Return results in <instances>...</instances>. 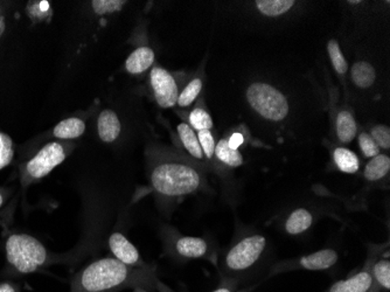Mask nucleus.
<instances>
[{
  "label": "nucleus",
  "mask_w": 390,
  "mask_h": 292,
  "mask_svg": "<svg viewBox=\"0 0 390 292\" xmlns=\"http://www.w3.org/2000/svg\"><path fill=\"white\" fill-rule=\"evenodd\" d=\"M5 251L7 263L20 275L36 273L48 264V251L45 246L29 234L10 235Z\"/></svg>",
  "instance_id": "obj_3"
},
{
  "label": "nucleus",
  "mask_w": 390,
  "mask_h": 292,
  "mask_svg": "<svg viewBox=\"0 0 390 292\" xmlns=\"http://www.w3.org/2000/svg\"><path fill=\"white\" fill-rule=\"evenodd\" d=\"M5 27H6V24H5V18H4L3 12L0 10V38L3 36L4 32H5Z\"/></svg>",
  "instance_id": "obj_35"
},
{
  "label": "nucleus",
  "mask_w": 390,
  "mask_h": 292,
  "mask_svg": "<svg viewBox=\"0 0 390 292\" xmlns=\"http://www.w3.org/2000/svg\"><path fill=\"white\" fill-rule=\"evenodd\" d=\"M27 14L34 21H46L52 16V7L49 5L48 1H45V0L32 1L27 6Z\"/></svg>",
  "instance_id": "obj_27"
},
{
  "label": "nucleus",
  "mask_w": 390,
  "mask_h": 292,
  "mask_svg": "<svg viewBox=\"0 0 390 292\" xmlns=\"http://www.w3.org/2000/svg\"><path fill=\"white\" fill-rule=\"evenodd\" d=\"M267 240L262 235L245 237L235 244L226 256V268L232 273L250 269L265 251Z\"/></svg>",
  "instance_id": "obj_6"
},
{
  "label": "nucleus",
  "mask_w": 390,
  "mask_h": 292,
  "mask_svg": "<svg viewBox=\"0 0 390 292\" xmlns=\"http://www.w3.org/2000/svg\"><path fill=\"white\" fill-rule=\"evenodd\" d=\"M338 253L333 249H323L302 257L299 266L307 270H326L336 264Z\"/></svg>",
  "instance_id": "obj_12"
},
{
  "label": "nucleus",
  "mask_w": 390,
  "mask_h": 292,
  "mask_svg": "<svg viewBox=\"0 0 390 292\" xmlns=\"http://www.w3.org/2000/svg\"><path fill=\"white\" fill-rule=\"evenodd\" d=\"M3 204H4V195H3V193L0 192V207L3 206Z\"/></svg>",
  "instance_id": "obj_37"
},
{
  "label": "nucleus",
  "mask_w": 390,
  "mask_h": 292,
  "mask_svg": "<svg viewBox=\"0 0 390 292\" xmlns=\"http://www.w3.org/2000/svg\"><path fill=\"white\" fill-rule=\"evenodd\" d=\"M155 62V53L150 47H139L131 53L125 61L126 72L133 75L146 72Z\"/></svg>",
  "instance_id": "obj_13"
},
{
  "label": "nucleus",
  "mask_w": 390,
  "mask_h": 292,
  "mask_svg": "<svg viewBox=\"0 0 390 292\" xmlns=\"http://www.w3.org/2000/svg\"><path fill=\"white\" fill-rule=\"evenodd\" d=\"M212 292H232V290L229 289L228 286H220L219 289L214 290Z\"/></svg>",
  "instance_id": "obj_36"
},
{
  "label": "nucleus",
  "mask_w": 390,
  "mask_h": 292,
  "mask_svg": "<svg viewBox=\"0 0 390 292\" xmlns=\"http://www.w3.org/2000/svg\"><path fill=\"white\" fill-rule=\"evenodd\" d=\"M351 82L356 87L366 89V88L374 85L376 73H375L374 67L371 63L366 61H359L351 67Z\"/></svg>",
  "instance_id": "obj_16"
},
{
  "label": "nucleus",
  "mask_w": 390,
  "mask_h": 292,
  "mask_svg": "<svg viewBox=\"0 0 390 292\" xmlns=\"http://www.w3.org/2000/svg\"><path fill=\"white\" fill-rule=\"evenodd\" d=\"M327 49H329V58H331V62H332L333 67L336 69V72L340 75L346 74L347 69H349V66H347L345 56L342 54L338 41H336V40H331L329 43V46H327Z\"/></svg>",
  "instance_id": "obj_28"
},
{
  "label": "nucleus",
  "mask_w": 390,
  "mask_h": 292,
  "mask_svg": "<svg viewBox=\"0 0 390 292\" xmlns=\"http://www.w3.org/2000/svg\"><path fill=\"white\" fill-rule=\"evenodd\" d=\"M312 214L304 208H298L291 213L285 224V229L290 235H299L307 231L312 224Z\"/></svg>",
  "instance_id": "obj_17"
},
{
  "label": "nucleus",
  "mask_w": 390,
  "mask_h": 292,
  "mask_svg": "<svg viewBox=\"0 0 390 292\" xmlns=\"http://www.w3.org/2000/svg\"><path fill=\"white\" fill-rule=\"evenodd\" d=\"M86 123L83 120L78 117H69L55 125L53 136L62 140H76L83 135Z\"/></svg>",
  "instance_id": "obj_14"
},
{
  "label": "nucleus",
  "mask_w": 390,
  "mask_h": 292,
  "mask_svg": "<svg viewBox=\"0 0 390 292\" xmlns=\"http://www.w3.org/2000/svg\"><path fill=\"white\" fill-rule=\"evenodd\" d=\"M201 89H202V81L200 78H197L192 80L178 96V105L180 108L190 107V104L197 100Z\"/></svg>",
  "instance_id": "obj_24"
},
{
  "label": "nucleus",
  "mask_w": 390,
  "mask_h": 292,
  "mask_svg": "<svg viewBox=\"0 0 390 292\" xmlns=\"http://www.w3.org/2000/svg\"><path fill=\"white\" fill-rule=\"evenodd\" d=\"M173 250L184 259H202L208 253V244L201 237L179 236L173 244Z\"/></svg>",
  "instance_id": "obj_9"
},
{
  "label": "nucleus",
  "mask_w": 390,
  "mask_h": 292,
  "mask_svg": "<svg viewBox=\"0 0 390 292\" xmlns=\"http://www.w3.org/2000/svg\"><path fill=\"white\" fill-rule=\"evenodd\" d=\"M110 251L113 253V259L120 261L125 266L131 268H146L148 264L143 262L140 254L137 248L126 239L122 233H113L109 237Z\"/></svg>",
  "instance_id": "obj_8"
},
{
  "label": "nucleus",
  "mask_w": 390,
  "mask_h": 292,
  "mask_svg": "<svg viewBox=\"0 0 390 292\" xmlns=\"http://www.w3.org/2000/svg\"><path fill=\"white\" fill-rule=\"evenodd\" d=\"M122 124L116 113L110 109L101 113L97 120V132L104 143H113L120 137Z\"/></svg>",
  "instance_id": "obj_11"
},
{
  "label": "nucleus",
  "mask_w": 390,
  "mask_h": 292,
  "mask_svg": "<svg viewBox=\"0 0 390 292\" xmlns=\"http://www.w3.org/2000/svg\"><path fill=\"white\" fill-rule=\"evenodd\" d=\"M373 290L371 270H361L349 278L334 283L329 292H371Z\"/></svg>",
  "instance_id": "obj_10"
},
{
  "label": "nucleus",
  "mask_w": 390,
  "mask_h": 292,
  "mask_svg": "<svg viewBox=\"0 0 390 292\" xmlns=\"http://www.w3.org/2000/svg\"><path fill=\"white\" fill-rule=\"evenodd\" d=\"M228 144L232 149L239 150V146L243 144V136L241 133H234L228 140Z\"/></svg>",
  "instance_id": "obj_34"
},
{
  "label": "nucleus",
  "mask_w": 390,
  "mask_h": 292,
  "mask_svg": "<svg viewBox=\"0 0 390 292\" xmlns=\"http://www.w3.org/2000/svg\"><path fill=\"white\" fill-rule=\"evenodd\" d=\"M256 7L263 16H279L287 14L294 7V0H257Z\"/></svg>",
  "instance_id": "obj_22"
},
{
  "label": "nucleus",
  "mask_w": 390,
  "mask_h": 292,
  "mask_svg": "<svg viewBox=\"0 0 390 292\" xmlns=\"http://www.w3.org/2000/svg\"><path fill=\"white\" fill-rule=\"evenodd\" d=\"M178 135L180 138L181 143L190 156L194 157L195 160H203L202 150H201L200 143L197 140V135L195 131L190 127V124L180 123L177 127Z\"/></svg>",
  "instance_id": "obj_15"
},
{
  "label": "nucleus",
  "mask_w": 390,
  "mask_h": 292,
  "mask_svg": "<svg viewBox=\"0 0 390 292\" xmlns=\"http://www.w3.org/2000/svg\"><path fill=\"white\" fill-rule=\"evenodd\" d=\"M371 137L376 145L382 149L388 150L390 147V129L387 125H376L371 127Z\"/></svg>",
  "instance_id": "obj_32"
},
{
  "label": "nucleus",
  "mask_w": 390,
  "mask_h": 292,
  "mask_svg": "<svg viewBox=\"0 0 390 292\" xmlns=\"http://www.w3.org/2000/svg\"><path fill=\"white\" fill-rule=\"evenodd\" d=\"M150 184L162 198L180 199L199 191L203 178L200 170L190 162L165 160L152 167Z\"/></svg>",
  "instance_id": "obj_2"
},
{
  "label": "nucleus",
  "mask_w": 390,
  "mask_h": 292,
  "mask_svg": "<svg viewBox=\"0 0 390 292\" xmlns=\"http://www.w3.org/2000/svg\"><path fill=\"white\" fill-rule=\"evenodd\" d=\"M0 292H21V288L18 283L10 282H0Z\"/></svg>",
  "instance_id": "obj_33"
},
{
  "label": "nucleus",
  "mask_w": 390,
  "mask_h": 292,
  "mask_svg": "<svg viewBox=\"0 0 390 292\" xmlns=\"http://www.w3.org/2000/svg\"><path fill=\"white\" fill-rule=\"evenodd\" d=\"M133 289L139 292H172L155 275V269L131 268L113 257L94 261L71 282V292H118Z\"/></svg>",
  "instance_id": "obj_1"
},
{
  "label": "nucleus",
  "mask_w": 390,
  "mask_h": 292,
  "mask_svg": "<svg viewBox=\"0 0 390 292\" xmlns=\"http://www.w3.org/2000/svg\"><path fill=\"white\" fill-rule=\"evenodd\" d=\"M126 1L122 0H94L91 1V9L96 16H109L122 11Z\"/></svg>",
  "instance_id": "obj_26"
},
{
  "label": "nucleus",
  "mask_w": 390,
  "mask_h": 292,
  "mask_svg": "<svg viewBox=\"0 0 390 292\" xmlns=\"http://www.w3.org/2000/svg\"><path fill=\"white\" fill-rule=\"evenodd\" d=\"M188 120L190 127L197 131L210 130L214 125L212 117L202 108H195L190 111Z\"/></svg>",
  "instance_id": "obj_25"
},
{
  "label": "nucleus",
  "mask_w": 390,
  "mask_h": 292,
  "mask_svg": "<svg viewBox=\"0 0 390 292\" xmlns=\"http://www.w3.org/2000/svg\"><path fill=\"white\" fill-rule=\"evenodd\" d=\"M359 146L361 150L362 155L367 158H373V157L380 155V147L376 145L371 135L367 132L360 133L359 136Z\"/></svg>",
  "instance_id": "obj_31"
},
{
  "label": "nucleus",
  "mask_w": 390,
  "mask_h": 292,
  "mask_svg": "<svg viewBox=\"0 0 390 292\" xmlns=\"http://www.w3.org/2000/svg\"><path fill=\"white\" fill-rule=\"evenodd\" d=\"M373 276V289L375 286L380 289L390 290V262L388 260H381L375 263L371 268Z\"/></svg>",
  "instance_id": "obj_23"
},
{
  "label": "nucleus",
  "mask_w": 390,
  "mask_h": 292,
  "mask_svg": "<svg viewBox=\"0 0 390 292\" xmlns=\"http://www.w3.org/2000/svg\"><path fill=\"white\" fill-rule=\"evenodd\" d=\"M247 101L252 110L272 122H281L290 111L287 98L277 88L265 82H255L249 85Z\"/></svg>",
  "instance_id": "obj_4"
},
{
  "label": "nucleus",
  "mask_w": 390,
  "mask_h": 292,
  "mask_svg": "<svg viewBox=\"0 0 390 292\" xmlns=\"http://www.w3.org/2000/svg\"><path fill=\"white\" fill-rule=\"evenodd\" d=\"M390 170V158L386 155H377L364 167V178L368 182H377L388 174Z\"/></svg>",
  "instance_id": "obj_20"
},
{
  "label": "nucleus",
  "mask_w": 390,
  "mask_h": 292,
  "mask_svg": "<svg viewBox=\"0 0 390 292\" xmlns=\"http://www.w3.org/2000/svg\"><path fill=\"white\" fill-rule=\"evenodd\" d=\"M333 158H334L337 167L342 172L353 174V173L358 172L360 169V160H359L358 156L346 147H338L334 150Z\"/></svg>",
  "instance_id": "obj_19"
},
{
  "label": "nucleus",
  "mask_w": 390,
  "mask_h": 292,
  "mask_svg": "<svg viewBox=\"0 0 390 292\" xmlns=\"http://www.w3.org/2000/svg\"><path fill=\"white\" fill-rule=\"evenodd\" d=\"M14 155V140L6 133L0 132V170L10 165Z\"/></svg>",
  "instance_id": "obj_29"
},
{
  "label": "nucleus",
  "mask_w": 390,
  "mask_h": 292,
  "mask_svg": "<svg viewBox=\"0 0 390 292\" xmlns=\"http://www.w3.org/2000/svg\"><path fill=\"white\" fill-rule=\"evenodd\" d=\"M358 131L354 117L349 111H340L337 116V135L342 143H351Z\"/></svg>",
  "instance_id": "obj_18"
},
{
  "label": "nucleus",
  "mask_w": 390,
  "mask_h": 292,
  "mask_svg": "<svg viewBox=\"0 0 390 292\" xmlns=\"http://www.w3.org/2000/svg\"><path fill=\"white\" fill-rule=\"evenodd\" d=\"M214 155L220 162L229 167H239L243 164L242 155L239 150L232 149L229 146L228 140H219V143L215 145Z\"/></svg>",
  "instance_id": "obj_21"
},
{
  "label": "nucleus",
  "mask_w": 390,
  "mask_h": 292,
  "mask_svg": "<svg viewBox=\"0 0 390 292\" xmlns=\"http://www.w3.org/2000/svg\"><path fill=\"white\" fill-rule=\"evenodd\" d=\"M197 135L203 156L206 157L207 160H212L215 152V140H214L213 133L210 132V130H202L197 131Z\"/></svg>",
  "instance_id": "obj_30"
},
{
  "label": "nucleus",
  "mask_w": 390,
  "mask_h": 292,
  "mask_svg": "<svg viewBox=\"0 0 390 292\" xmlns=\"http://www.w3.org/2000/svg\"><path fill=\"white\" fill-rule=\"evenodd\" d=\"M71 150V146L69 144L58 142L46 144L39 152L33 156L24 166V185H29L31 182H38L47 177L55 167L65 162Z\"/></svg>",
  "instance_id": "obj_5"
},
{
  "label": "nucleus",
  "mask_w": 390,
  "mask_h": 292,
  "mask_svg": "<svg viewBox=\"0 0 390 292\" xmlns=\"http://www.w3.org/2000/svg\"><path fill=\"white\" fill-rule=\"evenodd\" d=\"M150 83L155 101L159 107L168 109L175 107L178 102V85L171 73L162 67H155L150 74Z\"/></svg>",
  "instance_id": "obj_7"
}]
</instances>
